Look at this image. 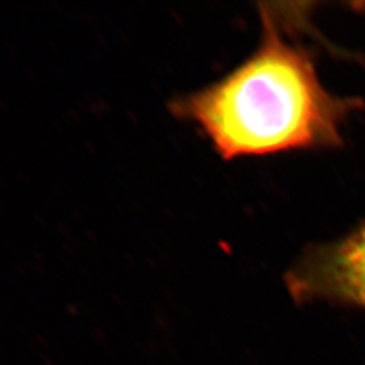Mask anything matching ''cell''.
Returning <instances> with one entry per match:
<instances>
[{"instance_id": "cell-2", "label": "cell", "mask_w": 365, "mask_h": 365, "mask_svg": "<svg viewBox=\"0 0 365 365\" xmlns=\"http://www.w3.org/2000/svg\"><path fill=\"white\" fill-rule=\"evenodd\" d=\"M286 280L298 302L329 300L365 307V223L342 238L307 249Z\"/></svg>"}, {"instance_id": "cell-1", "label": "cell", "mask_w": 365, "mask_h": 365, "mask_svg": "<svg viewBox=\"0 0 365 365\" xmlns=\"http://www.w3.org/2000/svg\"><path fill=\"white\" fill-rule=\"evenodd\" d=\"M259 48L209 87L172 103L196 123L223 158L299 149H333L361 102L327 91L312 54L286 38L274 10L260 6Z\"/></svg>"}]
</instances>
